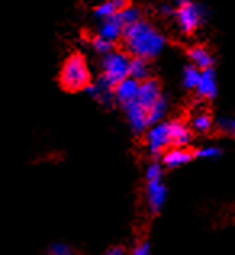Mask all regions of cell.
Segmentation results:
<instances>
[{"mask_svg": "<svg viewBox=\"0 0 235 255\" xmlns=\"http://www.w3.org/2000/svg\"><path fill=\"white\" fill-rule=\"evenodd\" d=\"M121 41H123L124 52L127 55L149 60V62L157 58L167 44L163 32H159L144 18L134 24L124 26Z\"/></svg>", "mask_w": 235, "mask_h": 255, "instance_id": "cell-1", "label": "cell"}, {"mask_svg": "<svg viewBox=\"0 0 235 255\" xmlns=\"http://www.w3.org/2000/svg\"><path fill=\"white\" fill-rule=\"evenodd\" d=\"M58 83L66 92L84 91L92 83V73L82 53H71L60 68Z\"/></svg>", "mask_w": 235, "mask_h": 255, "instance_id": "cell-2", "label": "cell"}, {"mask_svg": "<svg viewBox=\"0 0 235 255\" xmlns=\"http://www.w3.org/2000/svg\"><path fill=\"white\" fill-rule=\"evenodd\" d=\"M129 60L131 57L124 50L115 49L105 53V55H102V60H100V68H102L100 76H103L115 87L119 81H123L124 78L129 76Z\"/></svg>", "mask_w": 235, "mask_h": 255, "instance_id": "cell-3", "label": "cell"}, {"mask_svg": "<svg viewBox=\"0 0 235 255\" xmlns=\"http://www.w3.org/2000/svg\"><path fill=\"white\" fill-rule=\"evenodd\" d=\"M176 21L179 24L180 31L184 34H192L200 24H203L206 21V18L210 16V11L203 5V3H198V2H189L187 5H182L176 8Z\"/></svg>", "mask_w": 235, "mask_h": 255, "instance_id": "cell-4", "label": "cell"}, {"mask_svg": "<svg viewBox=\"0 0 235 255\" xmlns=\"http://www.w3.org/2000/svg\"><path fill=\"white\" fill-rule=\"evenodd\" d=\"M145 144L147 150L152 157H161L163 152L171 147V132L169 122H159L153 126H149L145 132Z\"/></svg>", "mask_w": 235, "mask_h": 255, "instance_id": "cell-5", "label": "cell"}, {"mask_svg": "<svg viewBox=\"0 0 235 255\" xmlns=\"http://www.w3.org/2000/svg\"><path fill=\"white\" fill-rule=\"evenodd\" d=\"M145 197L149 210L153 215H158L164 209L166 200H167V186L164 184L163 179H153L147 181L145 186Z\"/></svg>", "mask_w": 235, "mask_h": 255, "instance_id": "cell-6", "label": "cell"}, {"mask_svg": "<svg viewBox=\"0 0 235 255\" xmlns=\"http://www.w3.org/2000/svg\"><path fill=\"white\" fill-rule=\"evenodd\" d=\"M193 160H195L193 150H190L189 147H169L161 155V165H163V168L176 170L189 165Z\"/></svg>", "mask_w": 235, "mask_h": 255, "instance_id": "cell-7", "label": "cell"}, {"mask_svg": "<svg viewBox=\"0 0 235 255\" xmlns=\"http://www.w3.org/2000/svg\"><path fill=\"white\" fill-rule=\"evenodd\" d=\"M139 81L132 78H124L113 87V97H115V105H119L121 109H126L127 105L134 104L137 100L139 94Z\"/></svg>", "mask_w": 235, "mask_h": 255, "instance_id": "cell-8", "label": "cell"}, {"mask_svg": "<svg viewBox=\"0 0 235 255\" xmlns=\"http://www.w3.org/2000/svg\"><path fill=\"white\" fill-rule=\"evenodd\" d=\"M89 96L97 100L100 105L106 107V109H111L115 105V97H113V86L106 81L103 76H100L97 79H92V83L84 89Z\"/></svg>", "mask_w": 235, "mask_h": 255, "instance_id": "cell-9", "label": "cell"}, {"mask_svg": "<svg viewBox=\"0 0 235 255\" xmlns=\"http://www.w3.org/2000/svg\"><path fill=\"white\" fill-rule=\"evenodd\" d=\"M197 96L200 99H206V100H213L214 97L218 96L219 86H218V75L216 70L213 68H206L200 71V79L198 84L195 87Z\"/></svg>", "mask_w": 235, "mask_h": 255, "instance_id": "cell-10", "label": "cell"}, {"mask_svg": "<svg viewBox=\"0 0 235 255\" xmlns=\"http://www.w3.org/2000/svg\"><path fill=\"white\" fill-rule=\"evenodd\" d=\"M161 96H163V91H161L159 81L155 78H149V79H145V81H140L136 102H139L145 110H149Z\"/></svg>", "mask_w": 235, "mask_h": 255, "instance_id": "cell-11", "label": "cell"}, {"mask_svg": "<svg viewBox=\"0 0 235 255\" xmlns=\"http://www.w3.org/2000/svg\"><path fill=\"white\" fill-rule=\"evenodd\" d=\"M126 113L127 123H129L134 134H144L149 129V122H147V110L139 102H134L123 109Z\"/></svg>", "mask_w": 235, "mask_h": 255, "instance_id": "cell-12", "label": "cell"}, {"mask_svg": "<svg viewBox=\"0 0 235 255\" xmlns=\"http://www.w3.org/2000/svg\"><path fill=\"white\" fill-rule=\"evenodd\" d=\"M123 31H124V24L121 23L118 11H116L113 16L100 21L97 36L102 39H106V41H110L113 44H116V41H121V37H123Z\"/></svg>", "mask_w": 235, "mask_h": 255, "instance_id": "cell-13", "label": "cell"}, {"mask_svg": "<svg viewBox=\"0 0 235 255\" xmlns=\"http://www.w3.org/2000/svg\"><path fill=\"white\" fill-rule=\"evenodd\" d=\"M169 132H171V147H189L193 139L192 129L182 120H171Z\"/></svg>", "mask_w": 235, "mask_h": 255, "instance_id": "cell-14", "label": "cell"}, {"mask_svg": "<svg viewBox=\"0 0 235 255\" xmlns=\"http://www.w3.org/2000/svg\"><path fill=\"white\" fill-rule=\"evenodd\" d=\"M189 58L193 66H197L198 70H206L211 68L214 65V57L213 53L208 50V47L205 45H193L189 49Z\"/></svg>", "mask_w": 235, "mask_h": 255, "instance_id": "cell-15", "label": "cell"}, {"mask_svg": "<svg viewBox=\"0 0 235 255\" xmlns=\"http://www.w3.org/2000/svg\"><path fill=\"white\" fill-rule=\"evenodd\" d=\"M129 78L136 79V81H139V83L152 78L149 60H144V58H139V57H131V60H129Z\"/></svg>", "mask_w": 235, "mask_h": 255, "instance_id": "cell-16", "label": "cell"}, {"mask_svg": "<svg viewBox=\"0 0 235 255\" xmlns=\"http://www.w3.org/2000/svg\"><path fill=\"white\" fill-rule=\"evenodd\" d=\"M167 110H169V102H167V99L164 96H161L157 102L147 110V122H149V126H153L159 122H164Z\"/></svg>", "mask_w": 235, "mask_h": 255, "instance_id": "cell-17", "label": "cell"}, {"mask_svg": "<svg viewBox=\"0 0 235 255\" xmlns=\"http://www.w3.org/2000/svg\"><path fill=\"white\" fill-rule=\"evenodd\" d=\"M213 118L210 113H206V112H198L197 115H193L192 120H190V125L189 128L192 131H195V132H200V134H206V132H210L213 129Z\"/></svg>", "mask_w": 235, "mask_h": 255, "instance_id": "cell-18", "label": "cell"}, {"mask_svg": "<svg viewBox=\"0 0 235 255\" xmlns=\"http://www.w3.org/2000/svg\"><path fill=\"white\" fill-rule=\"evenodd\" d=\"M118 16L124 26H129V24L137 23L139 19H142V10L136 5H127L123 10L118 11Z\"/></svg>", "mask_w": 235, "mask_h": 255, "instance_id": "cell-19", "label": "cell"}, {"mask_svg": "<svg viewBox=\"0 0 235 255\" xmlns=\"http://www.w3.org/2000/svg\"><path fill=\"white\" fill-rule=\"evenodd\" d=\"M200 71L197 66L190 65H185L184 66V71H182V84L185 89H190V91H195V87L198 84V79H200Z\"/></svg>", "mask_w": 235, "mask_h": 255, "instance_id": "cell-20", "label": "cell"}, {"mask_svg": "<svg viewBox=\"0 0 235 255\" xmlns=\"http://www.w3.org/2000/svg\"><path fill=\"white\" fill-rule=\"evenodd\" d=\"M223 155V149L218 145H205L200 149L193 150V157L201 158V160H216Z\"/></svg>", "mask_w": 235, "mask_h": 255, "instance_id": "cell-21", "label": "cell"}, {"mask_svg": "<svg viewBox=\"0 0 235 255\" xmlns=\"http://www.w3.org/2000/svg\"><path fill=\"white\" fill-rule=\"evenodd\" d=\"M213 126H216L218 131L226 134V136H231V137L235 136V122L232 117H219Z\"/></svg>", "mask_w": 235, "mask_h": 255, "instance_id": "cell-22", "label": "cell"}, {"mask_svg": "<svg viewBox=\"0 0 235 255\" xmlns=\"http://www.w3.org/2000/svg\"><path fill=\"white\" fill-rule=\"evenodd\" d=\"M115 13H116V8L113 6V3L108 2V0H105V2L98 3L95 6V10H93V16H95L98 21H103V19L113 16Z\"/></svg>", "mask_w": 235, "mask_h": 255, "instance_id": "cell-23", "label": "cell"}, {"mask_svg": "<svg viewBox=\"0 0 235 255\" xmlns=\"http://www.w3.org/2000/svg\"><path fill=\"white\" fill-rule=\"evenodd\" d=\"M92 47H93V50L98 53V55H105V53L115 50V44L106 41V39L98 37V36H95L92 39Z\"/></svg>", "mask_w": 235, "mask_h": 255, "instance_id": "cell-24", "label": "cell"}, {"mask_svg": "<svg viewBox=\"0 0 235 255\" xmlns=\"http://www.w3.org/2000/svg\"><path fill=\"white\" fill-rule=\"evenodd\" d=\"M163 174H164V168L161 162H152L149 166H147V171H145V178L147 181H153V179H163Z\"/></svg>", "mask_w": 235, "mask_h": 255, "instance_id": "cell-25", "label": "cell"}, {"mask_svg": "<svg viewBox=\"0 0 235 255\" xmlns=\"http://www.w3.org/2000/svg\"><path fill=\"white\" fill-rule=\"evenodd\" d=\"M50 255H75V252H73V249H71L68 244L57 243V244L52 246Z\"/></svg>", "mask_w": 235, "mask_h": 255, "instance_id": "cell-26", "label": "cell"}, {"mask_svg": "<svg viewBox=\"0 0 235 255\" xmlns=\"http://www.w3.org/2000/svg\"><path fill=\"white\" fill-rule=\"evenodd\" d=\"M131 255H152V246H150V243L142 241V243L134 247Z\"/></svg>", "mask_w": 235, "mask_h": 255, "instance_id": "cell-27", "label": "cell"}, {"mask_svg": "<svg viewBox=\"0 0 235 255\" xmlns=\"http://www.w3.org/2000/svg\"><path fill=\"white\" fill-rule=\"evenodd\" d=\"M159 13L163 16H174L176 8H174V5H171V3H161L159 5Z\"/></svg>", "mask_w": 235, "mask_h": 255, "instance_id": "cell-28", "label": "cell"}, {"mask_svg": "<svg viewBox=\"0 0 235 255\" xmlns=\"http://www.w3.org/2000/svg\"><path fill=\"white\" fill-rule=\"evenodd\" d=\"M105 255H127V252H126L124 247H121V246H113V247H110V249L105 252Z\"/></svg>", "mask_w": 235, "mask_h": 255, "instance_id": "cell-29", "label": "cell"}, {"mask_svg": "<svg viewBox=\"0 0 235 255\" xmlns=\"http://www.w3.org/2000/svg\"><path fill=\"white\" fill-rule=\"evenodd\" d=\"M108 2L113 3V6L116 8V11L123 10L124 6H127V5H131V0H108Z\"/></svg>", "mask_w": 235, "mask_h": 255, "instance_id": "cell-30", "label": "cell"}, {"mask_svg": "<svg viewBox=\"0 0 235 255\" xmlns=\"http://www.w3.org/2000/svg\"><path fill=\"white\" fill-rule=\"evenodd\" d=\"M189 2H192V0H174V5H176L177 8H179V6H182V5H187V3H189Z\"/></svg>", "mask_w": 235, "mask_h": 255, "instance_id": "cell-31", "label": "cell"}]
</instances>
